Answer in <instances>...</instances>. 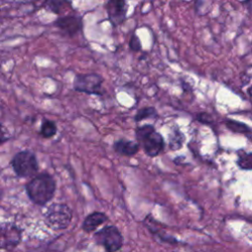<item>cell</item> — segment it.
<instances>
[{"label": "cell", "instance_id": "6da1fadb", "mask_svg": "<svg viewBox=\"0 0 252 252\" xmlns=\"http://www.w3.org/2000/svg\"><path fill=\"white\" fill-rule=\"evenodd\" d=\"M56 182L47 172L35 175L26 184V192L32 202L43 206L49 202L55 193Z\"/></svg>", "mask_w": 252, "mask_h": 252}, {"label": "cell", "instance_id": "7a4b0ae2", "mask_svg": "<svg viewBox=\"0 0 252 252\" xmlns=\"http://www.w3.org/2000/svg\"><path fill=\"white\" fill-rule=\"evenodd\" d=\"M136 138L149 157H157L164 149L163 137L151 124L139 126L136 129Z\"/></svg>", "mask_w": 252, "mask_h": 252}, {"label": "cell", "instance_id": "3957f363", "mask_svg": "<svg viewBox=\"0 0 252 252\" xmlns=\"http://www.w3.org/2000/svg\"><path fill=\"white\" fill-rule=\"evenodd\" d=\"M12 168L19 177H30L38 171V162L35 155L31 151L17 153L12 161Z\"/></svg>", "mask_w": 252, "mask_h": 252}, {"label": "cell", "instance_id": "277c9868", "mask_svg": "<svg viewBox=\"0 0 252 252\" xmlns=\"http://www.w3.org/2000/svg\"><path fill=\"white\" fill-rule=\"evenodd\" d=\"M103 78L95 73L77 74L74 78L73 88L76 92L88 94L102 95L104 90L102 88Z\"/></svg>", "mask_w": 252, "mask_h": 252}, {"label": "cell", "instance_id": "5b68a950", "mask_svg": "<svg viewBox=\"0 0 252 252\" xmlns=\"http://www.w3.org/2000/svg\"><path fill=\"white\" fill-rule=\"evenodd\" d=\"M72 220V211L65 204L54 203L47 208L45 221L53 229L66 228Z\"/></svg>", "mask_w": 252, "mask_h": 252}, {"label": "cell", "instance_id": "8992f818", "mask_svg": "<svg viewBox=\"0 0 252 252\" xmlns=\"http://www.w3.org/2000/svg\"><path fill=\"white\" fill-rule=\"evenodd\" d=\"M94 239L108 252L117 251L123 244V237L117 227L108 225L94 234Z\"/></svg>", "mask_w": 252, "mask_h": 252}, {"label": "cell", "instance_id": "52a82bcc", "mask_svg": "<svg viewBox=\"0 0 252 252\" xmlns=\"http://www.w3.org/2000/svg\"><path fill=\"white\" fill-rule=\"evenodd\" d=\"M21 240V230L14 224H0V249H12Z\"/></svg>", "mask_w": 252, "mask_h": 252}, {"label": "cell", "instance_id": "ba28073f", "mask_svg": "<svg viewBox=\"0 0 252 252\" xmlns=\"http://www.w3.org/2000/svg\"><path fill=\"white\" fill-rule=\"evenodd\" d=\"M54 26L69 36H74L83 30V20L77 15H65L54 22Z\"/></svg>", "mask_w": 252, "mask_h": 252}, {"label": "cell", "instance_id": "9c48e42d", "mask_svg": "<svg viewBox=\"0 0 252 252\" xmlns=\"http://www.w3.org/2000/svg\"><path fill=\"white\" fill-rule=\"evenodd\" d=\"M108 20L112 26H120L124 23L127 13V3L123 0H110L105 5Z\"/></svg>", "mask_w": 252, "mask_h": 252}, {"label": "cell", "instance_id": "30bf717a", "mask_svg": "<svg viewBox=\"0 0 252 252\" xmlns=\"http://www.w3.org/2000/svg\"><path fill=\"white\" fill-rule=\"evenodd\" d=\"M139 149L140 145L138 144V142L126 139H119L113 144L114 152L124 157L135 156L139 152Z\"/></svg>", "mask_w": 252, "mask_h": 252}, {"label": "cell", "instance_id": "8fae6325", "mask_svg": "<svg viewBox=\"0 0 252 252\" xmlns=\"http://www.w3.org/2000/svg\"><path fill=\"white\" fill-rule=\"evenodd\" d=\"M107 220V217L105 214L101 212H94L90 214L83 222V229L87 232L94 231L96 227H98L100 224L105 222Z\"/></svg>", "mask_w": 252, "mask_h": 252}, {"label": "cell", "instance_id": "7c38bea8", "mask_svg": "<svg viewBox=\"0 0 252 252\" xmlns=\"http://www.w3.org/2000/svg\"><path fill=\"white\" fill-rule=\"evenodd\" d=\"M47 10L55 13L57 15H62L67 10L71 9V3L68 1H59V0H52L47 1L44 3Z\"/></svg>", "mask_w": 252, "mask_h": 252}, {"label": "cell", "instance_id": "4fadbf2b", "mask_svg": "<svg viewBox=\"0 0 252 252\" xmlns=\"http://www.w3.org/2000/svg\"><path fill=\"white\" fill-rule=\"evenodd\" d=\"M169 138V149L172 150V151H176V150H179L182 145H183V142L185 140V137L183 135V133L178 129V128H175L171 131V133L169 134L168 136Z\"/></svg>", "mask_w": 252, "mask_h": 252}, {"label": "cell", "instance_id": "5bb4252c", "mask_svg": "<svg viewBox=\"0 0 252 252\" xmlns=\"http://www.w3.org/2000/svg\"><path fill=\"white\" fill-rule=\"evenodd\" d=\"M56 133H57V126L54 121L48 120V119H45L42 121L40 130H39V134L41 137L51 138V137L55 136Z\"/></svg>", "mask_w": 252, "mask_h": 252}, {"label": "cell", "instance_id": "9a60e30c", "mask_svg": "<svg viewBox=\"0 0 252 252\" xmlns=\"http://www.w3.org/2000/svg\"><path fill=\"white\" fill-rule=\"evenodd\" d=\"M225 126L227 129H229L230 131L234 132V133H241V134H246L251 132V129L244 123L236 121V120H232V119H226L225 120Z\"/></svg>", "mask_w": 252, "mask_h": 252}, {"label": "cell", "instance_id": "2e32d148", "mask_svg": "<svg viewBox=\"0 0 252 252\" xmlns=\"http://www.w3.org/2000/svg\"><path fill=\"white\" fill-rule=\"evenodd\" d=\"M158 116L157 110L154 107L148 106V107H143L138 110V112L135 115V121H142L148 118H155Z\"/></svg>", "mask_w": 252, "mask_h": 252}, {"label": "cell", "instance_id": "e0dca14e", "mask_svg": "<svg viewBox=\"0 0 252 252\" xmlns=\"http://www.w3.org/2000/svg\"><path fill=\"white\" fill-rule=\"evenodd\" d=\"M236 163L240 169L252 170V153H246L239 156Z\"/></svg>", "mask_w": 252, "mask_h": 252}, {"label": "cell", "instance_id": "ac0fdd59", "mask_svg": "<svg viewBox=\"0 0 252 252\" xmlns=\"http://www.w3.org/2000/svg\"><path fill=\"white\" fill-rule=\"evenodd\" d=\"M141 41L139 39V37L136 35V34H132L131 37H130V40H129V48L134 51V52H137V51H140L141 50Z\"/></svg>", "mask_w": 252, "mask_h": 252}, {"label": "cell", "instance_id": "d6986e66", "mask_svg": "<svg viewBox=\"0 0 252 252\" xmlns=\"http://www.w3.org/2000/svg\"><path fill=\"white\" fill-rule=\"evenodd\" d=\"M196 119L204 124H209L212 122V119H211V116L206 113V112H201V113H198L196 115Z\"/></svg>", "mask_w": 252, "mask_h": 252}, {"label": "cell", "instance_id": "ffe728a7", "mask_svg": "<svg viewBox=\"0 0 252 252\" xmlns=\"http://www.w3.org/2000/svg\"><path fill=\"white\" fill-rule=\"evenodd\" d=\"M7 141H8V137L6 136V133H5L2 125L0 124V145L4 144Z\"/></svg>", "mask_w": 252, "mask_h": 252}, {"label": "cell", "instance_id": "44dd1931", "mask_svg": "<svg viewBox=\"0 0 252 252\" xmlns=\"http://www.w3.org/2000/svg\"><path fill=\"white\" fill-rule=\"evenodd\" d=\"M248 92H249V94H250V95H251V96H252V87H251V88H250V89H249V90H248Z\"/></svg>", "mask_w": 252, "mask_h": 252}]
</instances>
